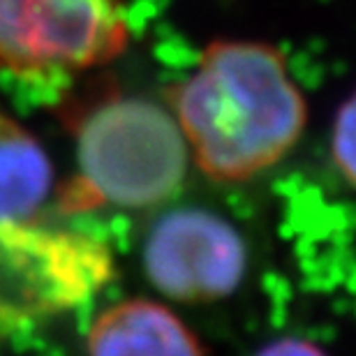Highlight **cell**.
Returning a JSON list of instances; mask_svg holds the SVG:
<instances>
[{"label": "cell", "instance_id": "obj_1", "mask_svg": "<svg viewBox=\"0 0 356 356\" xmlns=\"http://www.w3.org/2000/svg\"><path fill=\"white\" fill-rule=\"evenodd\" d=\"M192 167L209 181L250 183L282 165L308 127V99L287 56L264 40L218 38L169 90Z\"/></svg>", "mask_w": 356, "mask_h": 356}, {"label": "cell", "instance_id": "obj_2", "mask_svg": "<svg viewBox=\"0 0 356 356\" xmlns=\"http://www.w3.org/2000/svg\"><path fill=\"white\" fill-rule=\"evenodd\" d=\"M76 165L79 174L63 192L65 211H146L181 192L192 160L169 106L132 95L113 97L83 118Z\"/></svg>", "mask_w": 356, "mask_h": 356}, {"label": "cell", "instance_id": "obj_3", "mask_svg": "<svg viewBox=\"0 0 356 356\" xmlns=\"http://www.w3.org/2000/svg\"><path fill=\"white\" fill-rule=\"evenodd\" d=\"M111 275V248L88 232L0 222V345L79 308Z\"/></svg>", "mask_w": 356, "mask_h": 356}, {"label": "cell", "instance_id": "obj_4", "mask_svg": "<svg viewBox=\"0 0 356 356\" xmlns=\"http://www.w3.org/2000/svg\"><path fill=\"white\" fill-rule=\"evenodd\" d=\"M127 44L120 0H0V72L74 74L106 65Z\"/></svg>", "mask_w": 356, "mask_h": 356}, {"label": "cell", "instance_id": "obj_5", "mask_svg": "<svg viewBox=\"0 0 356 356\" xmlns=\"http://www.w3.org/2000/svg\"><path fill=\"white\" fill-rule=\"evenodd\" d=\"M250 254L232 220L202 206H178L155 220L144 241V273L169 301L218 303L236 294Z\"/></svg>", "mask_w": 356, "mask_h": 356}, {"label": "cell", "instance_id": "obj_6", "mask_svg": "<svg viewBox=\"0 0 356 356\" xmlns=\"http://www.w3.org/2000/svg\"><path fill=\"white\" fill-rule=\"evenodd\" d=\"M88 356H209L204 343L167 303L125 298L88 329Z\"/></svg>", "mask_w": 356, "mask_h": 356}, {"label": "cell", "instance_id": "obj_7", "mask_svg": "<svg viewBox=\"0 0 356 356\" xmlns=\"http://www.w3.org/2000/svg\"><path fill=\"white\" fill-rule=\"evenodd\" d=\"M51 190V162L40 141L0 106V222L35 220Z\"/></svg>", "mask_w": 356, "mask_h": 356}, {"label": "cell", "instance_id": "obj_8", "mask_svg": "<svg viewBox=\"0 0 356 356\" xmlns=\"http://www.w3.org/2000/svg\"><path fill=\"white\" fill-rule=\"evenodd\" d=\"M329 155L338 176L356 190V88L336 111L329 137Z\"/></svg>", "mask_w": 356, "mask_h": 356}, {"label": "cell", "instance_id": "obj_9", "mask_svg": "<svg viewBox=\"0 0 356 356\" xmlns=\"http://www.w3.org/2000/svg\"><path fill=\"white\" fill-rule=\"evenodd\" d=\"M254 356H329V352L322 350L317 343L301 336H282L270 340L268 345L261 347Z\"/></svg>", "mask_w": 356, "mask_h": 356}]
</instances>
